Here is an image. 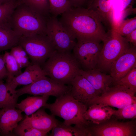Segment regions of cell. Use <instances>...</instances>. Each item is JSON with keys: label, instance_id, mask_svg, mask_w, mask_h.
Here are the masks:
<instances>
[{"label": "cell", "instance_id": "cell-1", "mask_svg": "<svg viewBox=\"0 0 136 136\" xmlns=\"http://www.w3.org/2000/svg\"><path fill=\"white\" fill-rule=\"evenodd\" d=\"M61 15L59 21L77 40L101 42L106 36L103 24L91 10L82 7L72 8Z\"/></svg>", "mask_w": 136, "mask_h": 136}, {"label": "cell", "instance_id": "cell-2", "mask_svg": "<svg viewBox=\"0 0 136 136\" xmlns=\"http://www.w3.org/2000/svg\"><path fill=\"white\" fill-rule=\"evenodd\" d=\"M48 76L61 84L70 85L79 74L80 66L73 53L55 50L41 66Z\"/></svg>", "mask_w": 136, "mask_h": 136}, {"label": "cell", "instance_id": "cell-3", "mask_svg": "<svg viewBox=\"0 0 136 136\" xmlns=\"http://www.w3.org/2000/svg\"><path fill=\"white\" fill-rule=\"evenodd\" d=\"M48 18L21 3L14 10L8 22L12 29L21 37L46 34Z\"/></svg>", "mask_w": 136, "mask_h": 136}, {"label": "cell", "instance_id": "cell-4", "mask_svg": "<svg viewBox=\"0 0 136 136\" xmlns=\"http://www.w3.org/2000/svg\"><path fill=\"white\" fill-rule=\"evenodd\" d=\"M70 91L56 97L53 103H47L43 108L48 109L52 114L63 119L65 125L86 126L88 121L85 119L84 115L88 108L75 99Z\"/></svg>", "mask_w": 136, "mask_h": 136}, {"label": "cell", "instance_id": "cell-5", "mask_svg": "<svg viewBox=\"0 0 136 136\" xmlns=\"http://www.w3.org/2000/svg\"><path fill=\"white\" fill-rule=\"evenodd\" d=\"M96 68L101 71H110L115 60L130 46L126 39L120 35L114 26L106 32Z\"/></svg>", "mask_w": 136, "mask_h": 136}, {"label": "cell", "instance_id": "cell-6", "mask_svg": "<svg viewBox=\"0 0 136 136\" xmlns=\"http://www.w3.org/2000/svg\"><path fill=\"white\" fill-rule=\"evenodd\" d=\"M18 45L27 53L32 64L41 66L55 50L46 34L20 37Z\"/></svg>", "mask_w": 136, "mask_h": 136}, {"label": "cell", "instance_id": "cell-7", "mask_svg": "<svg viewBox=\"0 0 136 136\" xmlns=\"http://www.w3.org/2000/svg\"><path fill=\"white\" fill-rule=\"evenodd\" d=\"M88 121L87 127L90 136H136V119L119 121L112 116L99 124Z\"/></svg>", "mask_w": 136, "mask_h": 136}, {"label": "cell", "instance_id": "cell-8", "mask_svg": "<svg viewBox=\"0 0 136 136\" xmlns=\"http://www.w3.org/2000/svg\"><path fill=\"white\" fill-rule=\"evenodd\" d=\"M46 34L55 50L59 52H71L77 42L75 37L55 16H51L48 18Z\"/></svg>", "mask_w": 136, "mask_h": 136}, {"label": "cell", "instance_id": "cell-9", "mask_svg": "<svg viewBox=\"0 0 136 136\" xmlns=\"http://www.w3.org/2000/svg\"><path fill=\"white\" fill-rule=\"evenodd\" d=\"M71 86L58 83L46 76L34 83L16 90L19 96L27 94L33 96H52L57 97L69 92Z\"/></svg>", "mask_w": 136, "mask_h": 136}, {"label": "cell", "instance_id": "cell-10", "mask_svg": "<svg viewBox=\"0 0 136 136\" xmlns=\"http://www.w3.org/2000/svg\"><path fill=\"white\" fill-rule=\"evenodd\" d=\"M135 93L123 86L113 84L104 92L93 99L89 106L94 104H100L118 109L136 103Z\"/></svg>", "mask_w": 136, "mask_h": 136}, {"label": "cell", "instance_id": "cell-11", "mask_svg": "<svg viewBox=\"0 0 136 136\" xmlns=\"http://www.w3.org/2000/svg\"><path fill=\"white\" fill-rule=\"evenodd\" d=\"M102 46L100 42L77 40L72 53L81 69L87 71L96 68Z\"/></svg>", "mask_w": 136, "mask_h": 136}, {"label": "cell", "instance_id": "cell-12", "mask_svg": "<svg viewBox=\"0 0 136 136\" xmlns=\"http://www.w3.org/2000/svg\"><path fill=\"white\" fill-rule=\"evenodd\" d=\"M70 93L75 99L88 108L91 101L99 95L90 82L85 77L78 74L71 81Z\"/></svg>", "mask_w": 136, "mask_h": 136}, {"label": "cell", "instance_id": "cell-13", "mask_svg": "<svg viewBox=\"0 0 136 136\" xmlns=\"http://www.w3.org/2000/svg\"><path fill=\"white\" fill-rule=\"evenodd\" d=\"M136 64V46L130 47L113 63L110 70L113 84L125 76Z\"/></svg>", "mask_w": 136, "mask_h": 136}, {"label": "cell", "instance_id": "cell-14", "mask_svg": "<svg viewBox=\"0 0 136 136\" xmlns=\"http://www.w3.org/2000/svg\"><path fill=\"white\" fill-rule=\"evenodd\" d=\"M22 112L16 108L0 109V134L4 136H15L14 130L23 119Z\"/></svg>", "mask_w": 136, "mask_h": 136}, {"label": "cell", "instance_id": "cell-15", "mask_svg": "<svg viewBox=\"0 0 136 136\" xmlns=\"http://www.w3.org/2000/svg\"><path fill=\"white\" fill-rule=\"evenodd\" d=\"M79 74L90 82L99 96L113 84V79L110 75L106 74L97 68L87 71L81 69Z\"/></svg>", "mask_w": 136, "mask_h": 136}, {"label": "cell", "instance_id": "cell-16", "mask_svg": "<svg viewBox=\"0 0 136 136\" xmlns=\"http://www.w3.org/2000/svg\"><path fill=\"white\" fill-rule=\"evenodd\" d=\"M22 121L41 131L49 132L52 130L58 121L54 115H49L44 108H40L31 115L25 116Z\"/></svg>", "mask_w": 136, "mask_h": 136}, {"label": "cell", "instance_id": "cell-17", "mask_svg": "<svg viewBox=\"0 0 136 136\" xmlns=\"http://www.w3.org/2000/svg\"><path fill=\"white\" fill-rule=\"evenodd\" d=\"M44 76H46V74L40 66L31 62L23 73L14 77L10 82L6 83L15 89L19 85L31 84Z\"/></svg>", "mask_w": 136, "mask_h": 136}, {"label": "cell", "instance_id": "cell-18", "mask_svg": "<svg viewBox=\"0 0 136 136\" xmlns=\"http://www.w3.org/2000/svg\"><path fill=\"white\" fill-rule=\"evenodd\" d=\"M114 0H91L87 8L93 11L103 25L110 26L114 25L113 5Z\"/></svg>", "mask_w": 136, "mask_h": 136}, {"label": "cell", "instance_id": "cell-19", "mask_svg": "<svg viewBox=\"0 0 136 136\" xmlns=\"http://www.w3.org/2000/svg\"><path fill=\"white\" fill-rule=\"evenodd\" d=\"M115 110L109 106L94 104L88 108L84 117L86 120L94 123L99 124L109 119Z\"/></svg>", "mask_w": 136, "mask_h": 136}, {"label": "cell", "instance_id": "cell-20", "mask_svg": "<svg viewBox=\"0 0 136 136\" xmlns=\"http://www.w3.org/2000/svg\"><path fill=\"white\" fill-rule=\"evenodd\" d=\"M50 136H90L87 125L80 126L66 125L58 121L52 129Z\"/></svg>", "mask_w": 136, "mask_h": 136}, {"label": "cell", "instance_id": "cell-21", "mask_svg": "<svg viewBox=\"0 0 136 136\" xmlns=\"http://www.w3.org/2000/svg\"><path fill=\"white\" fill-rule=\"evenodd\" d=\"M20 37L12 28L8 21L0 25V52L18 45Z\"/></svg>", "mask_w": 136, "mask_h": 136}, {"label": "cell", "instance_id": "cell-22", "mask_svg": "<svg viewBox=\"0 0 136 136\" xmlns=\"http://www.w3.org/2000/svg\"><path fill=\"white\" fill-rule=\"evenodd\" d=\"M49 97L48 96H28L17 103L16 108L24 112L26 115L30 116L43 107L47 103Z\"/></svg>", "mask_w": 136, "mask_h": 136}, {"label": "cell", "instance_id": "cell-23", "mask_svg": "<svg viewBox=\"0 0 136 136\" xmlns=\"http://www.w3.org/2000/svg\"><path fill=\"white\" fill-rule=\"evenodd\" d=\"M19 97L16 89L0 80V109L16 108Z\"/></svg>", "mask_w": 136, "mask_h": 136}, {"label": "cell", "instance_id": "cell-24", "mask_svg": "<svg viewBox=\"0 0 136 136\" xmlns=\"http://www.w3.org/2000/svg\"><path fill=\"white\" fill-rule=\"evenodd\" d=\"M3 57L8 73L6 82L8 83L14 77L19 75L22 72L16 60L10 52L5 51Z\"/></svg>", "mask_w": 136, "mask_h": 136}, {"label": "cell", "instance_id": "cell-25", "mask_svg": "<svg viewBox=\"0 0 136 136\" xmlns=\"http://www.w3.org/2000/svg\"><path fill=\"white\" fill-rule=\"evenodd\" d=\"M36 12L46 17L50 16L49 5L48 0H20Z\"/></svg>", "mask_w": 136, "mask_h": 136}, {"label": "cell", "instance_id": "cell-26", "mask_svg": "<svg viewBox=\"0 0 136 136\" xmlns=\"http://www.w3.org/2000/svg\"><path fill=\"white\" fill-rule=\"evenodd\" d=\"M15 135L19 136H46L48 133L38 130L22 121L14 130Z\"/></svg>", "mask_w": 136, "mask_h": 136}, {"label": "cell", "instance_id": "cell-27", "mask_svg": "<svg viewBox=\"0 0 136 136\" xmlns=\"http://www.w3.org/2000/svg\"><path fill=\"white\" fill-rule=\"evenodd\" d=\"M112 116L119 120L136 119V103L115 109Z\"/></svg>", "mask_w": 136, "mask_h": 136}, {"label": "cell", "instance_id": "cell-28", "mask_svg": "<svg viewBox=\"0 0 136 136\" xmlns=\"http://www.w3.org/2000/svg\"><path fill=\"white\" fill-rule=\"evenodd\" d=\"M51 16L57 17L72 8L68 0H49Z\"/></svg>", "mask_w": 136, "mask_h": 136}, {"label": "cell", "instance_id": "cell-29", "mask_svg": "<svg viewBox=\"0 0 136 136\" xmlns=\"http://www.w3.org/2000/svg\"><path fill=\"white\" fill-rule=\"evenodd\" d=\"M10 52L15 58L20 68L26 67L31 63L26 52L20 46L18 45L11 49Z\"/></svg>", "mask_w": 136, "mask_h": 136}, {"label": "cell", "instance_id": "cell-30", "mask_svg": "<svg viewBox=\"0 0 136 136\" xmlns=\"http://www.w3.org/2000/svg\"><path fill=\"white\" fill-rule=\"evenodd\" d=\"M20 3L19 0H13L0 5V25L9 21L14 10Z\"/></svg>", "mask_w": 136, "mask_h": 136}, {"label": "cell", "instance_id": "cell-31", "mask_svg": "<svg viewBox=\"0 0 136 136\" xmlns=\"http://www.w3.org/2000/svg\"><path fill=\"white\" fill-rule=\"evenodd\" d=\"M133 0H114L113 7V18L117 15L114 20L116 23L122 21L123 13L125 12L128 7H130Z\"/></svg>", "mask_w": 136, "mask_h": 136}, {"label": "cell", "instance_id": "cell-32", "mask_svg": "<svg viewBox=\"0 0 136 136\" xmlns=\"http://www.w3.org/2000/svg\"><path fill=\"white\" fill-rule=\"evenodd\" d=\"M114 84L123 86L136 93V64L125 76Z\"/></svg>", "mask_w": 136, "mask_h": 136}, {"label": "cell", "instance_id": "cell-33", "mask_svg": "<svg viewBox=\"0 0 136 136\" xmlns=\"http://www.w3.org/2000/svg\"><path fill=\"white\" fill-rule=\"evenodd\" d=\"M114 26L118 32L124 37L136 29V17L122 20L117 26Z\"/></svg>", "mask_w": 136, "mask_h": 136}, {"label": "cell", "instance_id": "cell-34", "mask_svg": "<svg viewBox=\"0 0 136 136\" xmlns=\"http://www.w3.org/2000/svg\"><path fill=\"white\" fill-rule=\"evenodd\" d=\"M73 8L87 7L91 0H68Z\"/></svg>", "mask_w": 136, "mask_h": 136}, {"label": "cell", "instance_id": "cell-35", "mask_svg": "<svg viewBox=\"0 0 136 136\" xmlns=\"http://www.w3.org/2000/svg\"><path fill=\"white\" fill-rule=\"evenodd\" d=\"M8 73L4 61L3 56L0 55V80L7 78Z\"/></svg>", "mask_w": 136, "mask_h": 136}, {"label": "cell", "instance_id": "cell-36", "mask_svg": "<svg viewBox=\"0 0 136 136\" xmlns=\"http://www.w3.org/2000/svg\"><path fill=\"white\" fill-rule=\"evenodd\" d=\"M127 41L134 46H136V29L124 37Z\"/></svg>", "mask_w": 136, "mask_h": 136}, {"label": "cell", "instance_id": "cell-37", "mask_svg": "<svg viewBox=\"0 0 136 136\" xmlns=\"http://www.w3.org/2000/svg\"><path fill=\"white\" fill-rule=\"evenodd\" d=\"M13 0H0V5L6 3Z\"/></svg>", "mask_w": 136, "mask_h": 136}, {"label": "cell", "instance_id": "cell-38", "mask_svg": "<svg viewBox=\"0 0 136 136\" xmlns=\"http://www.w3.org/2000/svg\"><path fill=\"white\" fill-rule=\"evenodd\" d=\"M0 135H1L0 134Z\"/></svg>", "mask_w": 136, "mask_h": 136}]
</instances>
